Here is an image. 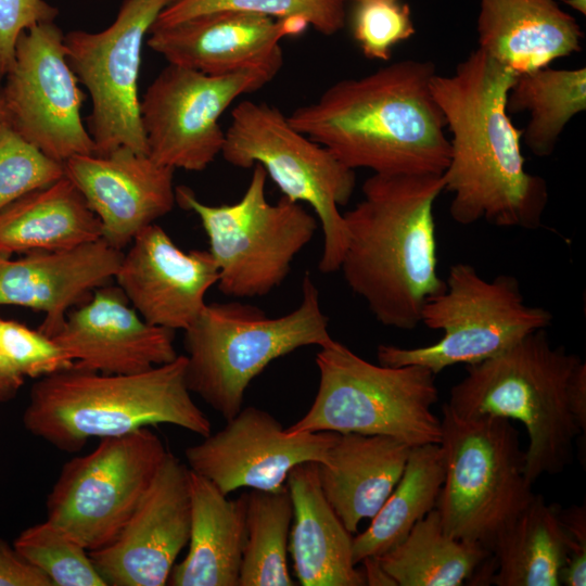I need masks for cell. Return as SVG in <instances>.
Listing matches in <instances>:
<instances>
[{
  "label": "cell",
  "instance_id": "6da1fadb",
  "mask_svg": "<svg viewBox=\"0 0 586 586\" xmlns=\"http://www.w3.org/2000/svg\"><path fill=\"white\" fill-rule=\"evenodd\" d=\"M517 75L481 49L436 74L432 93L451 133L444 191L453 194L450 217L468 226L480 220L502 228L537 229L548 203L544 178L525 169L522 129L507 112Z\"/></svg>",
  "mask_w": 586,
  "mask_h": 586
},
{
  "label": "cell",
  "instance_id": "7a4b0ae2",
  "mask_svg": "<svg viewBox=\"0 0 586 586\" xmlns=\"http://www.w3.org/2000/svg\"><path fill=\"white\" fill-rule=\"evenodd\" d=\"M430 61L403 60L342 79L295 109L290 124L352 169L442 175L449 162L446 120L431 88Z\"/></svg>",
  "mask_w": 586,
  "mask_h": 586
},
{
  "label": "cell",
  "instance_id": "3957f363",
  "mask_svg": "<svg viewBox=\"0 0 586 586\" xmlns=\"http://www.w3.org/2000/svg\"><path fill=\"white\" fill-rule=\"evenodd\" d=\"M444 187L443 174H373L364 199L343 214L348 242L340 270L383 326L416 329L425 302L446 290L433 213Z\"/></svg>",
  "mask_w": 586,
  "mask_h": 586
},
{
  "label": "cell",
  "instance_id": "277c9868",
  "mask_svg": "<svg viewBox=\"0 0 586 586\" xmlns=\"http://www.w3.org/2000/svg\"><path fill=\"white\" fill-rule=\"evenodd\" d=\"M24 428L64 453L90 438L126 435L173 424L201 436L212 433L186 382V356L133 374H104L75 367L39 378L22 416Z\"/></svg>",
  "mask_w": 586,
  "mask_h": 586
},
{
  "label": "cell",
  "instance_id": "5b68a950",
  "mask_svg": "<svg viewBox=\"0 0 586 586\" xmlns=\"http://www.w3.org/2000/svg\"><path fill=\"white\" fill-rule=\"evenodd\" d=\"M581 362L563 346H552L540 329L499 355L467 366L445 404L463 417L520 421L528 436L525 476L533 484L543 474L563 471L572 460L582 430L571 411L569 390Z\"/></svg>",
  "mask_w": 586,
  "mask_h": 586
},
{
  "label": "cell",
  "instance_id": "8992f818",
  "mask_svg": "<svg viewBox=\"0 0 586 586\" xmlns=\"http://www.w3.org/2000/svg\"><path fill=\"white\" fill-rule=\"evenodd\" d=\"M332 340L309 272L302 281L300 305L277 318L253 305L206 304L184 330L187 386L228 421L243 408L252 380L272 360Z\"/></svg>",
  "mask_w": 586,
  "mask_h": 586
},
{
  "label": "cell",
  "instance_id": "52a82bcc",
  "mask_svg": "<svg viewBox=\"0 0 586 586\" xmlns=\"http://www.w3.org/2000/svg\"><path fill=\"white\" fill-rule=\"evenodd\" d=\"M319 384L308 411L290 435L331 431L395 437L410 447L440 444L435 375L419 365H374L332 340L316 355Z\"/></svg>",
  "mask_w": 586,
  "mask_h": 586
},
{
  "label": "cell",
  "instance_id": "ba28073f",
  "mask_svg": "<svg viewBox=\"0 0 586 586\" xmlns=\"http://www.w3.org/2000/svg\"><path fill=\"white\" fill-rule=\"evenodd\" d=\"M445 479L437 500L444 531L492 552L534 497L525 451L510 419L463 417L442 408Z\"/></svg>",
  "mask_w": 586,
  "mask_h": 586
},
{
  "label": "cell",
  "instance_id": "9c48e42d",
  "mask_svg": "<svg viewBox=\"0 0 586 586\" xmlns=\"http://www.w3.org/2000/svg\"><path fill=\"white\" fill-rule=\"evenodd\" d=\"M220 154L235 167L262 165L283 196L309 204L323 232L318 268L323 273L340 270L348 233L339 207L354 193V169L295 129L278 107L250 100L232 110Z\"/></svg>",
  "mask_w": 586,
  "mask_h": 586
},
{
  "label": "cell",
  "instance_id": "30bf717a",
  "mask_svg": "<svg viewBox=\"0 0 586 586\" xmlns=\"http://www.w3.org/2000/svg\"><path fill=\"white\" fill-rule=\"evenodd\" d=\"M445 281L446 290L430 297L421 310V323L443 331L442 339L413 348L380 344V365H419L437 374L450 366L495 357L552 322L548 309L525 303L514 276L486 280L471 264L457 263Z\"/></svg>",
  "mask_w": 586,
  "mask_h": 586
},
{
  "label": "cell",
  "instance_id": "8fae6325",
  "mask_svg": "<svg viewBox=\"0 0 586 586\" xmlns=\"http://www.w3.org/2000/svg\"><path fill=\"white\" fill-rule=\"evenodd\" d=\"M249 186L233 204L208 205L184 186L176 203L195 213L219 270L218 289L232 297L264 296L289 275L294 257L310 242L318 222L298 202L266 198L267 173L255 164Z\"/></svg>",
  "mask_w": 586,
  "mask_h": 586
},
{
  "label": "cell",
  "instance_id": "7c38bea8",
  "mask_svg": "<svg viewBox=\"0 0 586 586\" xmlns=\"http://www.w3.org/2000/svg\"><path fill=\"white\" fill-rule=\"evenodd\" d=\"M168 450L148 428L101 438L65 462L46 500L47 520L88 551L110 544L152 483Z\"/></svg>",
  "mask_w": 586,
  "mask_h": 586
},
{
  "label": "cell",
  "instance_id": "4fadbf2b",
  "mask_svg": "<svg viewBox=\"0 0 586 586\" xmlns=\"http://www.w3.org/2000/svg\"><path fill=\"white\" fill-rule=\"evenodd\" d=\"M173 0H124L115 21L98 33L64 35L66 58L91 98L87 129L95 153L118 148L148 154L138 78L144 37Z\"/></svg>",
  "mask_w": 586,
  "mask_h": 586
},
{
  "label": "cell",
  "instance_id": "5bb4252c",
  "mask_svg": "<svg viewBox=\"0 0 586 586\" xmlns=\"http://www.w3.org/2000/svg\"><path fill=\"white\" fill-rule=\"evenodd\" d=\"M277 74L256 68L214 76L168 63L140 100L148 155L173 169H206L225 142L221 114L235 99L260 89Z\"/></svg>",
  "mask_w": 586,
  "mask_h": 586
},
{
  "label": "cell",
  "instance_id": "9a60e30c",
  "mask_svg": "<svg viewBox=\"0 0 586 586\" xmlns=\"http://www.w3.org/2000/svg\"><path fill=\"white\" fill-rule=\"evenodd\" d=\"M4 80L7 120L27 141L60 163L95 153L80 114L86 94L67 61L64 34L54 22L21 35Z\"/></svg>",
  "mask_w": 586,
  "mask_h": 586
},
{
  "label": "cell",
  "instance_id": "2e32d148",
  "mask_svg": "<svg viewBox=\"0 0 586 586\" xmlns=\"http://www.w3.org/2000/svg\"><path fill=\"white\" fill-rule=\"evenodd\" d=\"M336 432L290 435L269 412L242 408L220 431L184 450L188 468L211 481L222 494L241 487L276 491L285 486L298 463L326 461Z\"/></svg>",
  "mask_w": 586,
  "mask_h": 586
},
{
  "label": "cell",
  "instance_id": "e0dca14e",
  "mask_svg": "<svg viewBox=\"0 0 586 586\" xmlns=\"http://www.w3.org/2000/svg\"><path fill=\"white\" fill-rule=\"evenodd\" d=\"M190 527V469L168 451L117 536L89 553L106 586H163Z\"/></svg>",
  "mask_w": 586,
  "mask_h": 586
},
{
  "label": "cell",
  "instance_id": "ac0fdd59",
  "mask_svg": "<svg viewBox=\"0 0 586 586\" xmlns=\"http://www.w3.org/2000/svg\"><path fill=\"white\" fill-rule=\"evenodd\" d=\"M63 164L64 176L99 218L101 238L117 250L176 203L175 169L148 154L123 146L105 155H75Z\"/></svg>",
  "mask_w": 586,
  "mask_h": 586
},
{
  "label": "cell",
  "instance_id": "d6986e66",
  "mask_svg": "<svg viewBox=\"0 0 586 586\" xmlns=\"http://www.w3.org/2000/svg\"><path fill=\"white\" fill-rule=\"evenodd\" d=\"M131 242L115 275L117 285L146 322L186 330L206 305V292L218 282L211 252H183L155 224Z\"/></svg>",
  "mask_w": 586,
  "mask_h": 586
},
{
  "label": "cell",
  "instance_id": "ffe728a7",
  "mask_svg": "<svg viewBox=\"0 0 586 586\" xmlns=\"http://www.w3.org/2000/svg\"><path fill=\"white\" fill-rule=\"evenodd\" d=\"M307 26L302 20L216 11L152 28L148 46L168 63L207 75L256 68L279 72L283 65L280 40Z\"/></svg>",
  "mask_w": 586,
  "mask_h": 586
},
{
  "label": "cell",
  "instance_id": "44dd1931",
  "mask_svg": "<svg viewBox=\"0 0 586 586\" xmlns=\"http://www.w3.org/2000/svg\"><path fill=\"white\" fill-rule=\"evenodd\" d=\"M119 289L103 285L67 314L52 336L73 367L104 374H133L173 361L175 330L146 322Z\"/></svg>",
  "mask_w": 586,
  "mask_h": 586
},
{
  "label": "cell",
  "instance_id": "7402d4cb",
  "mask_svg": "<svg viewBox=\"0 0 586 586\" xmlns=\"http://www.w3.org/2000/svg\"><path fill=\"white\" fill-rule=\"evenodd\" d=\"M124 253L102 238L71 247L33 251L18 259L0 255V305L42 311L39 331L52 337L68 309L109 284Z\"/></svg>",
  "mask_w": 586,
  "mask_h": 586
},
{
  "label": "cell",
  "instance_id": "603a6c76",
  "mask_svg": "<svg viewBox=\"0 0 586 586\" xmlns=\"http://www.w3.org/2000/svg\"><path fill=\"white\" fill-rule=\"evenodd\" d=\"M479 49L515 74L582 50L583 31L556 0H481Z\"/></svg>",
  "mask_w": 586,
  "mask_h": 586
},
{
  "label": "cell",
  "instance_id": "cb8c5ba5",
  "mask_svg": "<svg viewBox=\"0 0 586 586\" xmlns=\"http://www.w3.org/2000/svg\"><path fill=\"white\" fill-rule=\"evenodd\" d=\"M411 447L386 435L337 433L318 463L322 492L345 527L355 533L372 519L405 470Z\"/></svg>",
  "mask_w": 586,
  "mask_h": 586
},
{
  "label": "cell",
  "instance_id": "d4e9b609",
  "mask_svg": "<svg viewBox=\"0 0 586 586\" xmlns=\"http://www.w3.org/2000/svg\"><path fill=\"white\" fill-rule=\"evenodd\" d=\"M285 485L293 505L289 550L302 586H364L352 533L327 500L317 462L296 464Z\"/></svg>",
  "mask_w": 586,
  "mask_h": 586
},
{
  "label": "cell",
  "instance_id": "484cf974",
  "mask_svg": "<svg viewBox=\"0 0 586 586\" xmlns=\"http://www.w3.org/2000/svg\"><path fill=\"white\" fill-rule=\"evenodd\" d=\"M189 550L175 564L173 586H239L245 540L246 494L228 499L211 481L190 470Z\"/></svg>",
  "mask_w": 586,
  "mask_h": 586
},
{
  "label": "cell",
  "instance_id": "4316f807",
  "mask_svg": "<svg viewBox=\"0 0 586 586\" xmlns=\"http://www.w3.org/2000/svg\"><path fill=\"white\" fill-rule=\"evenodd\" d=\"M101 235L99 218L65 176L0 211V255L71 247Z\"/></svg>",
  "mask_w": 586,
  "mask_h": 586
},
{
  "label": "cell",
  "instance_id": "83f0119b",
  "mask_svg": "<svg viewBox=\"0 0 586 586\" xmlns=\"http://www.w3.org/2000/svg\"><path fill=\"white\" fill-rule=\"evenodd\" d=\"M496 586H559L566 545L558 507L535 494L498 537L493 550Z\"/></svg>",
  "mask_w": 586,
  "mask_h": 586
},
{
  "label": "cell",
  "instance_id": "f1b7e54d",
  "mask_svg": "<svg viewBox=\"0 0 586 586\" xmlns=\"http://www.w3.org/2000/svg\"><path fill=\"white\" fill-rule=\"evenodd\" d=\"M445 479L440 444L411 447L403 475L370 525L353 538L355 564L379 557L399 544L411 528L436 508Z\"/></svg>",
  "mask_w": 586,
  "mask_h": 586
},
{
  "label": "cell",
  "instance_id": "f546056e",
  "mask_svg": "<svg viewBox=\"0 0 586 586\" xmlns=\"http://www.w3.org/2000/svg\"><path fill=\"white\" fill-rule=\"evenodd\" d=\"M492 552L449 536L437 509L416 523L395 547L377 557L399 586H460Z\"/></svg>",
  "mask_w": 586,
  "mask_h": 586
},
{
  "label": "cell",
  "instance_id": "4dcf8cb0",
  "mask_svg": "<svg viewBox=\"0 0 586 586\" xmlns=\"http://www.w3.org/2000/svg\"><path fill=\"white\" fill-rule=\"evenodd\" d=\"M586 110V68L546 66L518 74L507 98L509 114L527 112L522 132L525 145L539 157L556 149L568 123Z\"/></svg>",
  "mask_w": 586,
  "mask_h": 586
},
{
  "label": "cell",
  "instance_id": "1f68e13d",
  "mask_svg": "<svg viewBox=\"0 0 586 586\" xmlns=\"http://www.w3.org/2000/svg\"><path fill=\"white\" fill-rule=\"evenodd\" d=\"M293 505L285 486L246 494L239 586H295L288 568Z\"/></svg>",
  "mask_w": 586,
  "mask_h": 586
},
{
  "label": "cell",
  "instance_id": "d6a6232c",
  "mask_svg": "<svg viewBox=\"0 0 586 586\" xmlns=\"http://www.w3.org/2000/svg\"><path fill=\"white\" fill-rule=\"evenodd\" d=\"M216 11H239L277 20H302L326 36L345 26L341 0H173L158 14L152 28L165 27ZM151 28V29H152Z\"/></svg>",
  "mask_w": 586,
  "mask_h": 586
},
{
  "label": "cell",
  "instance_id": "836d02e7",
  "mask_svg": "<svg viewBox=\"0 0 586 586\" xmlns=\"http://www.w3.org/2000/svg\"><path fill=\"white\" fill-rule=\"evenodd\" d=\"M13 546L52 586H106L89 551L47 519L22 531Z\"/></svg>",
  "mask_w": 586,
  "mask_h": 586
},
{
  "label": "cell",
  "instance_id": "e575fe53",
  "mask_svg": "<svg viewBox=\"0 0 586 586\" xmlns=\"http://www.w3.org/2000/svg\"><path fill=\"white\" fill-rule=\"evenodd\" d=\"M63 176V163L41 152L8 120L0 124V211Z\"/></svg>",
  "mask_w": 586,
  "mask_h": 586
},
{
  "label": "cell",
  "instance_id": "d590c367",
  "mask_svg": "<svg viewBox=\"0 0 586 586\" xmlns=\"http://www.w3.org/2000/svg\"><path fill=\"white\" fill-rule=\"evenodd\" d=\"M353 37L365 58L387 62L393 49L416 28L410 7L402 0H362L354 3Z\"/></svg>",
  "mask_w": 586,
  "mask_h": 586
},
{
  "label": "cell",
  "instance_id": "8d00e7d4",
  "mask_svg": "<svg viewBox=\"0 0 586 586\" xmlns=\"http://www.w3.org/2000/svg\"><path fill=\"white\" fill-rule=\"evenodd\" d=\"M0 340L9 364L24 379H39L73 366V360L52 337L20 322L1 319Z\"/></svg>",
  "mask_w": 586,
  "mask_h": 586
},
{
  "label": "cell",
  "instance_id": "74e56055",
  "mask_svg": "<svg viewBox=\"0 0 586 586\" xmlns=\"http://www.w3.org/2000/svg\"><path fill=\"white\" fill-rule=\"evenodd\" d=\"M59 10L44 0H0V80L10 71L18 38L26 30L54 22Z\"/></svg>",
  "mask_w": 586,
  "mask_h": 586
},
{
  "label": "cell",
  "instance_id": "f35d334b",
  "mask_svg": "<svg viewBox=\"0 0 586 586\" xmlns=\"http://www.w3.org/2000/svg\"><path fill=\"white\" fill-rule=\"evenodd\" d=\"M558 518L566 545V561L560 572V584L584 586L586 584V507L572 505L558 509Z\"/></svg>",
  "mask_w": 586,
  "mask_h": 586
},
{
  "label": "cell",
  "instance_id": "ab89813d",
  "mask_svg": "<svg viewBox=\"0 0 586 586\" xmlns=\"http://www.w3.org/2000/svg\"><path fill=\"white\" fill-rule=\"evenodd\" d=\"M0 586H52L51 581L0 538Z\"/></svg>",
  "mask_w": 586,
  "mask_h": 586
},
{
  "label": "cell",
  "instance_id": "60d3db41",
  "mask_svg": "<svg viewBox=\"0 0 586 586\" xmlns=\"http://www.w3.org/2000/svg\"><path fill=\"white\" fill-rule=\"evenodd\" d=\"M569 400L571 411L579 426L585 432L586 430V364L581 362L573 373L570 390Z\"/></svg>",
  "mask_w": 586,
  "mask_h": 586
},
{
  "label": "cell",
  "instance_id": "b9f144b4",
  "mask_svg": "<svg viewBox=\"0 0 586 586\" xmlns=\"http://www.w3.org/2000/svg\"><path fill=\"white\" fill-rule=\"evenodd\" d=\"M364 563L362 575L366 585H393L394 581L387 575L378 561L377 557H369L361 561Z\"/></svg>",
  "mask_w": 586,
  "mask_h": 586
},
{
  "label": "cell",
  "instance_id": "7bdbcfd3",
  "mask_svg": "<svg viewBox=\"0 0 586 586\" xmlns=\"http://www.w3.org/2000/svg\"><path fill=\"white\" fill-rule=\"evenodd\" d=\"M24 382L0 378V404L12 399Z\"/></svg>",
  "mask_w": 586,
  "mask_h": 586
},
{
  "label": "cell",
  "instance_id": "ee69618b",
  "mask_svg": "<svg viewBox=\"0 0 586 586\" xmlns=\"http://www.w3.org/2000/svg\"><path fill=\"white\" fill-rule=\"evenodd\" d=\"M1 319L2 318L0 317V321ZM0 378L24 382V378L18 375L14 371V369L11 367L8 359L5 358L2 347H1V340H0Z\"/></svg>",
  "mask_w": 586,
  "mask_h": 586
},
{
  "label": "cell",
  "instance_id": "f6af8a7d",
  "mask_svg": "<svg viewBox=\"0 0 586 586\" xmlns=\"http://www.w3.org/2000/svg\"><path fill=\"white\" fill-rule=\"evenodd\" d=\"M568 5L585 14V0H563Z\"/></svg>",
  "mask_w": 586,
  "mask_h": 586
},
{
  "label": "cell",
  "instance_id": "bcb514c9",
  "mask_svg": "<svg viewBox=\"0 0 586 586\" xmlns=\"http://www.w3.org/2000/svg\"><path fill=\"white\" fill-rule=\"evenodd\" d=\"M7 120V111H5V104L4 99L2 95V91L0 89V124Z\"/></svg>",
  "mask_w": 586,
  "mask_h": 586
},
{
  "label": "cell",
  "instance_id": "7dc6e473",
  "mask_svg": "<svg viewBox=\"0 0 586 586\" xmlns=\"http://www.w3.org/2000/svg\"><path fill=\"white\" fill-rule=\"evenodd\" d=\"M342 2H345V1H352L353 3L355 2H358V1H362V0H341Z\"/></svg>",
  "mask_w": 586,
  "mask_h": 586
}]
</instances>
